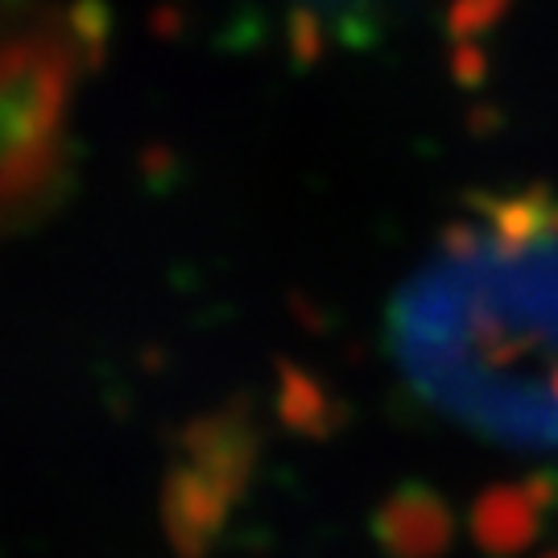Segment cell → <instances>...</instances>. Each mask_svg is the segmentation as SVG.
Here are the masks:
<instances>
[{
	"mask_svg": "<svg viewBox=\"0 0 558 558\" xmlns=\"http://www.w3.org/2000/svg\"><path fill=\"white\" fill-rule=\"evenodd\" d=\"M66 104V62L50 46L0 59V207L41 182Z\"/></svg>",
	"mask_w": 558,
	"mask_h": 558,
	"instance_id": "6da1fadb",
	"label": "cell"
},
{
	"mask_svg": "<svg viewBox=\"0 0 558 558\" xmlns=\"http://www.w3.org/2000/svg\"><path fill=\"white\" fill-rule=\"evenodd\" d=\"M232 493L223 488L220 480L203 476L199 468L179 463L166 488H161V521H166V534L179 558H203L207 546L216 542L223 525V513L232 505Z\"/></svg>",
	"mask_w": 558,
	"mask_h": 558,
	"instance_id": "7a4b0ae2",
	"label": "cell"
}]
</instances>
